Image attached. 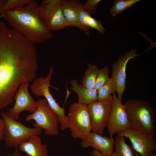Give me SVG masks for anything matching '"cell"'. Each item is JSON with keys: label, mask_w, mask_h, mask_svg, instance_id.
Wrapping results in <instances>:
<instances>
[{"label": "cell", "mask_w": 156, "mask_h": 156, "mask_svg": "<svg viewBox=\"0 0 156 156\" xmlns=\"http://www.w3.org/2000/svg\"><path fill=\"white\" fill-rule=\"evenodd\" d=\"M38 69L35 45L0 22V110L12 103L22 83L36 78Z\"/></svg>", "instance_id": "obj_1"}, {"label": "cell", "mask_w": 156, "mask_h": 156, "mask_svg": "<svg viewBox=\"0 0 156 156\" xmlns=\"http://www.w3.org/2000/svg\"><path fill=\"white\" fill-rule=\"evenodd\" d=\"M39 5L33 0L29 4L0 14L9 26L34 45L52 38L51 31L45 27L40 16Z\"/></svg>", "instance_id": "obj_2"}, {"label": "cell", "mask_w": 156, "mask_h": 156, "mask_svg": "<svg viewBox=\"0 0 156 156\" xmlns=\"http://www.w3.org/2000/svg\"><path fill=\"white\" fill-rule=\"evenodd\" d=\"M131 127L154 137L156 133L154 110L147 101L131 99L124 105Z\"/></svg>", "instance_id": "obj_3"}, {"label": "cell", "mask_w": 156, "mask_h": 156, "mask_svg": "<svg viewBox=\"0 0 156 156\" xmlns=\"http://www.w3.org/2000/svg\"><path fill=\"white\" fill-rule=\"evenodd\" d=\"M0 115L5 124L4 139L8 147L18 148L21 143L28 141L34 136H39L41 133L42 129L25 126L13 119L9 112H1Z\"/></svg>", "instance_id": "obj_4"}, {"label": "cell", "mask_w": 156, "mask_h": 156, "mask_svg": "<svg viewBox=\"0 0 156 156\" xmlns=\"http://www.w3.org/2000/svg\"><path fill=\"white\" fill-rule=\"evenodd\" d=\"M67 117L72 137L85 140L92 131L87 105L78 102L72 103Z\"/></svg>", "instance_id": "obj_5"}, {"label": "cell", "mask_w": 156, "mask_h": 156, "mask_svg": "<svg viewBox=\"0 0 156 156\" xmlns=\"http://www.w3.org/2000/svg\"><path fill=\"white\" fill-rule=\"evenodd\" d=\"M54 71L53 66H51L47 77H40L36 78L33 81L30 88L33 94L45 97L50 108L58 117L61 129L64 130L68 129L67 117L65 114V109L60 106L59 104L56 102L49 91V88L50 87L57 90V87L53 86L50 83Z\"/></svg>", "instance_id": "obj_6"}, {"label": "cell", "mask_w": 156, "mask_h": 156, "mask_svg": "<svg viewBox=\"0 0 156 156\" xmlns=\"http://www.w3.org/2000/svg\"><path fill=\"white\" fill-rule=\"evenodd\" d=\"M38 108L34 113L27 115L26 121H35L33 125L44 130L47 135H55L58 133V119L56 114L51 109L47 100L42 99L37 101Z\"/></svg>", "instance_id": "obj_7"}, {"label": "cell", "mask_w": 156, "mask_h": 156, "mask_svg": "<svg viewBox=\"0 0 156 156\" xmlns=\"http://www.w3.org/2000/svg\"><path fill=\"white\" fill-rule=\"evenodd\" d=\"M112 101L111 95L107 99L97 101L87 105L92 132L103 135L107 126Z\"/></svg>", "instance_id": "obj_8"}, {"label": "cell", "mask_w": 156, "mask_h": 156, "mask_svg": "<svg viewBox=\"0 0 156 156\" xmlns=\"http://www.w3.org/2000/svg\"><path fill=\"white\" fill-rule=\"evenodd\" d=\"M40 18L49 31H58L70 25L66 21L63 14L61 0L49 4L39 5Z\"/></svg>", "instance_id": "obj_9"}, {"label": "cell", "mask_w": 156, "mask_h": 156, "mask_svg": "<svg viewBox=\"0 0 156 156\" xmlns=\"http://www.w3.org/2000/svg\"><path fill=\"white\" fill-rule=\"evenodd\" d=\"M118 134L129 138L134 150L141 156H151L156 149V140L154 137L130 127Z\"/></svg>", "instance_id": "obj_10"}, {"label": "cell", "mask_w": 156, "mask_h": 156, "mask_svg": "<svg viewBox=\"0 0 156 156\" xmlns=\"http://www.w3.org/2000/svg\"><path fill=\"white\" fill-rule=\"evenodd\" d=\"M111 109L107 127L110 137L131 127L124 105L113 94Z\"/></svg>", "instance_id": "obj_11"}, {"label": "cell", "mask_w": 156, "mask_h": 156, "mask_svg": "<svg viewBox=\"0 0 156 156\" xmlns=\"http://www.w3.org/2000/svg\"><path fill=\"white\" fill-rule=\"evenodd\" d=\"M29 83L24 82L19 87L14 96L15 103L11 108H8L11 117L16 120L19 118L20 113L27 111L33 113L38 109L36 101L29 93L27 88Z\"/></svg>", "instance_id": "obj_12"}, {"label": "cell", "mask_w": 156, "mask_h": 156, "mask_svg": "<svg viewBox=\"0 0 156 156\" xmlns=\"http://www.w3.org/2000/svg\"><path fill=\"white\" fill-rule=\"evenodd\" d=\"M135 51L132 50L120 57L112 65V78L115 81L118 97L122 100L123 93L126 88V69L127 64L131 59L138 56Z\"/></svg>", "instance_id": "obj_13"}, {"label": "cell", "mask_w": 156, "mask_h": 156, "mask_svg": "<svg viewBox=\"0 0 156 156\" xmlns=\"http://www.w3.org/2000/svg\"><path fill=\"white\" fill-rule=\"evenodd\" d=\"M64 16L70 26L78 28L86 35L90 34V28L84 25L80 20L79 10L82 3L78 0H61Z\"/></svg>", "instance_id": "obj_14"}, {"label": "cell", "mask_w": 156, "mask_h": 156, "mask_svg": "<svg viewBox=\"0 0 156 156\" xmlns=\"http://www.w3.org/2000/svg\"><path fill=\"white\" fill-rule=\"evenodd\" d=\"M114 143L115 139L113 137L103 136L92 132L85 140L81 142V145L84 148H93L103 156H111L114 151Z\"/></svg>", "instance_id": "obj_15"}, {"label": "cell", "mask_w": 156, "mask_h": 156, "mask_svg": "<svg viewBox=\"0 0 156 156\" xmlns=\"http://www.w3.org/2000/svg\"><path fill=\"white\" fill-rule=\"evenodd\" d=\"M41 141L39 136H34L28 141L21 143L19 149L25 153L28 156H47V146L42 144Z\"/></svg>", "instance_id": "obj_16"}, {"label": "cell", "mask_w": 156, "mask_h": 156, "mask_svg": "<svg viewBox=\"0 0 156 156\" xmlns=\"http://www.w3.org/2000/svg\"><path fill=\"white\" fill-rule=\"evenodd\" d=\"M70 89L77 94L78 102L87 105L97 101V91L94 88L88 89L80 84L76 79L70 81Z\"/></svg>", "instance_id": "obj_17"}, {"label": "cell", "mask_w": 156, "mask_h": 156, "mask_svg": "<svg viewBox=\"0 0 156 156\" xmlns=\"http://www.w3.org/2000/svg\"><path fill=\"white\" fill-rule=\"evenodd\" d=\"M115 150L111 156H136L132 146L126 142L125 137L118 134L115 140Z\"/></svg>", "instance_id": "obj_18"}, {"label": "cell", "mask_w": 156, "mask_h": 156, "mask_svg": "<svg viewBox=\"0 0 156 156\" xmlns=\"http://www.w3.org/2000/svg\"><path fill=\"white\" fill-rule=\"evenodd\" d=\"M82 4L79 10V17L81 22L87 27L95 29L103 34L105 29L102 23L99 21L92 17L91 14L85 11L82 8Z\"/></svg>", "instance_id": "obj_19"}, {"label": "cell", "mask_w": 156, "mask_h": 156, "mask_svg": "<svg viewBox=\"0 0 156 156\" xmlns=\"http://www.w3.org/2000/svg\"><path fill=\"white\" fill-rule=\"evenodd\" d=\"M99 70L96 65L89 63L82 79V84L87 88H93Z\"/></svg>", "instance_id": "obj_20"}, {"label": "cell", "mask_w": 156, "mask_h": 156, "mask_svg": "<svg viewBox=\"0 0 156 156\" xmlns=\"http://www.w3.org/2000/svg\"><path fill=\"white\" fill-rule=\"evenodd\" d=\"M116 87L114 79L109 78L97 91V101H103L107 99L112 94L116 92Z\"/></svg>", "instance_id": "obj_21"}, {"label": "cell", "mask_w": 156, "mask_h": 156, "mask_svg": "<svg viewBox=\"0 0 156 156\" xmlns=\"http://www.w3.org/2000/svg\"><path fill=\"white\" fill-rule=\"evenodd\" d=\"M140 0H116L114 4L111 8L110 12L113 16H115L126 9L131 7Z\"/></svg>", "instance_id": "obj_22"}, {"label": "cell", "mask_w": 156, "mask_h": 156, "mask_svg": "<svg viewBox=\"0 0 156 156\" xmlns=\"http://www.w3.org/2000/svg\"><path fill=\"white\" fill-rule=\"evenodd\" d=\"M33 0H8L1 7L0 14L4 12L14 10L23 7L31 3Z\"/></svg>", "instance_id": "obj_23"}, {"label": "cell", "mask_w": 156, "mask_h": 156, "mask_svg": "<svg viewBox=\"0 0 156 156\" xmlns=\"http://www.w3.org/2000/svg\"><path fill=\"white\" fill-rule=\"evenodd\" d=\"M109 72L107 66L99 70L93 88L97 90L105 84L109 78Z\"/></svg>", "instance_id": "obj_24"}, {"label": "cell", "mask_w": 156, "mask_h": 156, "mask_svg": "<svg viewBox=\"0 0 156 156\" xmlns=\"http://www.w3.org/2000/svg\"><path fill=\"white\" fill-rule=\"evenodd\" d=\"M86 3L82 4L83 9L89 13L94 14L96 11V8L101 0H88Z\"/></svg>", "instance_id": "obj_25"}, {"label": "cell", "mask_w": 156, "mask_h": 156, "mask_svg": "<svg viewBox=\"0 0 156 156\" xmlns=\"http://www.w3.org/2000/svg\"><path fill=\"white\" fill-rule=\"evenodd\" d=\"M5 124L3 118L0 120V140L4 139L5 130Z\"/></svg>", "instance_id": "obj_26"}, {"label": "cell", "mask_w": 156, "mask_h": 156, "mask_svg": "<svg viewBox=\"0 0 156 156\" xmlns=\"http://www.w3.org/2000/svg\"><path fill=\"white\" fill-rule=\"evenodd\" d=\"M60 0H43L40 3V5L51 4L59 1Z\"/></svg>", "instance_id": "obj_27"}, {"label": "cell", "mask_w": 156, "mask_h": 156, "mask_svg": "<svg viewBox=\"0 0 156 156\" xmlns=\"http://www.w3.org/2000/svg\"><path fill=\"white\" fill-rule=\"evenodd\" d=\"M90 154L93 156H103L99 151L94 149L92 150Z\"/></svg>", "instance_id": "obj_28"}, {"label": "cell", "mask_w": 156, "mask_h": 156, "mask_svg": "<svg viewBox=\"0 0 156 156\" xmlns=\"http://www.w3.org/2000/svg\"><path fill=\"white\" fill-rule=\"evenodd\" d=\"M8 156H21V155L18 149H16L13 154H10Z\"/></svg>", "instance_id": "obj_29"}, {"label": "cell", "mask_w": 156, "mask_h": 156, "mask_svg": "<svg viewBox=\"0 0 156 156\" xmlns=\"http://www.w3.org/2000/svg\"><path fill=\"white\" fill-rule=\"evenodd\" d=\"M6 1V0H0V7H2Z\"/></svg>", "instance_id": "obj_30"}, {"label": "cell", "mask_w": 156, "mask_h": 156, "mask_svg": "<svg viewBox=\"0 0 156 156\" xmlns=\"http://www.w3.org/2000/svg\"><path fill=\"white\" fill-rule=\"evenodd\" d=\"M135 153L136 156H140V154L135 151Z\"/></svg>", "instance_id": "obj_31"}, {"label": "cell", "mask_w": 156, "mask_h": 156, "mask_svg": "<svg viewBox=\"0 0 156 156\" xmlns=\"http://www.w3.org/2000/svg\"><path fill=\"white\" fill-rule=\"evenodd\" d=\"M151 156H156V152H155L154 153H153Z\"/></svg>", "instance_id": "obj_32"}, {"label": "cell", "mask_w": 156, "mask_h": 156, "mask_svg": "<svg viewBox=\"0 0 156 156\" xmlns=\"http://www.w3.org/2000/svg\"></svg>", "instance_id": "obj_33"}, {"label": "cell", "mask_w": 156, "mask_h": 156, "mask_svg": "<svg viewBox=\"0 0 156 156\" xmlns=\"http://www.w3.org/2000/svg\"></svg>", "instance_id": "obj_34"}]
</instances>
